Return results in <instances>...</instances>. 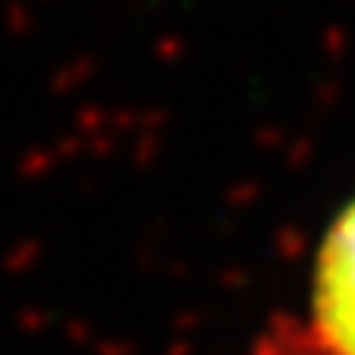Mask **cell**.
<instances>
[{
  "label": "cell",
  "instance_id": "6da1fadb",
  "mask_svg": "<svg viewBox=\"0 0 355 355\" xmlns=\"http://www.w3.org/2000/svg\"><path fill=\"white\" fill-rule=\"evenodd\" d=\"M309 339L316 355H355V198L336 214L319 243Z\"/></svg>",
  "mask_w": 355,
  "mask_h": 355
}]
</instances>
